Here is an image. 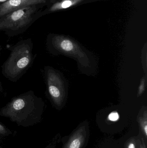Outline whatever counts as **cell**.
I'll return each instance as SVG.
<instances>
[{
  "label": "cell",
  "mask_w": 147,
  "mask_h": 148,
  "mask_svg": "<svg viewBox=\"0 0 147 148\" xmlns=\"http://www.w3.org/2000/svg\"><path fill=\"white\" fill-rule=\"evenodd\" d=\"M6 1L7 0H0V3H3Z\"/></svg>",
  "instance_id": "obj_13"
},
{
  "label": "cell",
  "mask_w": 147,
  "mask_h": 148,
  "mask_svg": "<svg viewBox=\"0 0 147 148\" xmlns=\"http://www.w3.org/2000/svg\"><path fill=\"white\" fill-rule=\"evenodd\" d=\"M119 116L116 112H112L108 116V119L111 121H116L119 119Z\"/></svg>",
  "instance_id": "obj_7"
},
{
  "label": "cell",
  "mask_w": 147,
  "mask_h": 148,
  "mask_svg": "<svg viewBox=\"0 0 147 148\" xmlns=\"http://www.w3.org/2000/svg\"><path fill=\"white\" fill-rule=\"evenodd\" d=\"M85 131L83 128L78 130L71 137L64 148H82L86 135Z\"/></svg>",
  "instance_id": "obj_5"
},
{
  "label": "cell",
  "mask_w": 147,
  "mask_h": 148,
  "mask_svg": "<svg viewBox=\"0 0 147 148\" xmlns=\"http://www.w3.org/2000/svg\"><path fill=\"white\" fill-rule=\"evenodd\" d=\"M1 50H2V47H1V45H0V56H1Z\"/></svg>",
  "instance_id": "obj_14"
},
{
  "label": "cell",
  "mask_w": 147,
  "mask_h": 148,
  "mask_svg": "<svg viewBox=\"0 0 147 148\" xmlns=\"http://www.w3.org/2000/svg\"><path fill=\"white\" fill-rule=\"evenodd\" d=\"M3 90V88L1 82L0 81V92H2Z\"/></svg>",
  "instance_id": "obj_12"
},
{
  "label": "cell",
  "mask_w": 147,
  "mask_h": 148,
  "mask_svg": "<svg viewBox=\"0 0 147 148\" xmlns=\"http://www.w3.org/2000/svg\"><path fill=\"white\" fill-rule=\"evenodd\" d=\"M45 103L33 90L13 97L0 110V116L9 119L19 126L27 127L40 121Z\"/></svg>",
  "instance_id": "obj_1"
},
{
  "label": "cell",
  "mask_w": 147,
  "mask_h": 148,
  "mask_svg": "<svg viewBox=\"0 0 147 148\" xmlns=\"http://www.w3.org/2000/svg\"><path fill=\"white\" fill-rule=\"evenodd\" d=\"M35 6L10 12L0 18V30H4L13 36L25 29L31 22L36 10Z\"/></svg>",
  "instance_id": "obj_3"
},
{
  "label": "cell",
  "mask_w": 147,
  "mask_h": 148,
  "mask_svg": "<svg viewBox=\"0 0 147 148\" xmlns=\"http://www.w3.org/2000/svg\"><path fill=\"white\" fill-rule=\"evenodd\" d=\"M45 1V0H7L0 4V18L12 11L35 6Z\"/></svg>",
  "instance_id": "obj_4"
},
{
  "label": "cell",
  "mask_w": 147,
  "mask_h": 148,
  "mask_svg": "<svg viewBox=\"0 0 147 148\" xmlns=\"http://www.w3.org/2000/svg\"><path fill=\"white\" fill-rule=\"evenodd\" d=\"M10 131L6 128L4 126L0 123V135L3 136L7 135L10 134Z\"/></svg>",
  "instance_id": "obj_8"
},
{
  "label": "cell",
  "mask_w": 147,
  "mask_h": 148,
  "mask_svg": "<svg viewBox=\"0 0 147 148\" xmlns=\"http://www.w3.org/2000/svg\"><path fill=\"white\" fill-rule=\"evenodd\" d=\"M142 128L143 131H144V134H145V136L146 137L147 135V122L146 121H145V123H142Z\"/></svg>",
  "instance_id": "obj_10"
},
{
  "label": "cell",
  "mask_w": 147,
  "mask_h": 148,
  "mask_svg": "<svg viewBox=\"0 0 147 148\" xmlns=\"http://www.w3.org/2000/svg\"><path fill=\"white\" fill-rule=\"evenodd\" d=\"M128 148H136V147H135V144L133 143H131L129 144Z\"/></svg>",
  "instance_id": "obj_11"
},
{
  "label": "cell",
  "mask_w": 147,
  "mask_h": 148,
  "mask_svg": "<svg viewBox=\"0 0 147 148\" xmlns=\"http://www.w3.org/2000/svg\"><path fill=\"white\" fill-rule=\"evenodd\" d=\"M71 5L72 2L69 0H67L62 3L61 4V7L63 8H69Z\"/></svg>",
  "instance_id": "obj_9"
},
{
  "label": "cell",
  "mask_w": 147,
  "mask_h": 148,
  "mask_svg": "<svg viewBox=\"0 0 147 148\" xmlns=\"http://www.w3.org/2000/svg\"><path fill=\"white\" fill-rule=\"evenodd\" d=\"M33 42L28 39L10 47L9 56L1 66L3 75L11 82L19 80L33 62Z\"/></svg>",
  "instance_id": "obj_2"
},
{
  "label": "cell",
  "mask_w": 147,
  "mask_h": 148,
  "mask_svg": "<svg viewBox=\"0 0 147 148\" xmlns=\"http://www.w3.org/2000/svg\"><path fill=\"white\" fill-rule=\"evenodd\" d=\"M59 46L61 49L67 52L71 51L73 49L72 42L68 40H64L61 41L60 43Z\"/></svg>",
  "instance_id": "obj_6"
}]
</instances>
